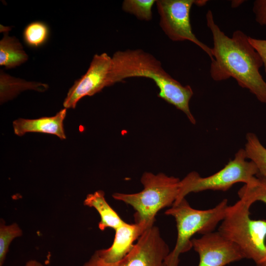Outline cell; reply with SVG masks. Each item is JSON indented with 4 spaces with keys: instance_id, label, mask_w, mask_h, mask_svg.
Returning a JSON list of instances; mask_svg holds the SVG:
<instances>
[{
    "instance_id": "6da1fadb",
    "label": "cell",
    "mask_w": 266,
    "mask_h": 266,
    "mask_svg": "<svg viewBox=\"0 0 266 266\" xmlns=\"http://www.w3.org/2000/svg\"><path fill=\"white\" fill-rule=\"evenodd\" d=\"M206 24L213 41L214 61L210 73L216 81L233 78L241 87L248 89L258 100L266 103V82L260 73L262 60L249 41V36L240 30L229 37L215 23L212 11L206 14Z\"/></svg>"
},
{
    "instance_id": "7a4b0ae2",
    "label": "cell",
    "mask_w": 266,
    "mask_h": 266,
    "mask_svg": "<svg viewBox=\"0 0 266 266\" xmlns=\"http://www.w3.org/2000/svg\"><path fill=\"white\" fill-rule=\"evenodd\" d=\"M111 58L109 86L129 77L150 78L159 89V97L182 111L192 124L196 123L189 107L194 94L191 87L183 86L172 78L152 55L141 49H128L116 52Z\"/></svg>"
},
{
    "instance_id": "3957f363",
    "label": "cell",
    "mask_w": 266,
    "mask_h": 266,
    "mask_svg": "<svg viewBox=\"0 0 266 266\" xmlns=\"http://www.w3.org/2000/svg\"><path fill=\"white\" fill-rule=\"evenodd\" d=\"M250 207L240 199L229 205L218 231L239 248L245 259L266 266V220L251 219Z\"/></svg>"
},
{
    "instance_id": "277c9868",
    "label": "cell",
    "mask_w": 266,
    "mask_h": 266,
    "mask_svg": "<svg viewBox=\"0 0 266 266\" xmlns=\"http://www.w3.org/2000/svg\"><path fill=\"white\" fill-rule=\"evenodd\" d=\"M228 202L227 199H224L213 208L199 210L192 207L185 198L165 211L166 215L174 218L177 230L175 246L165 260L166 266H178L180 255L192 248L194 234L214 232L225 217Z\"/></svg>"
},
{
    "instance_id": "5b68a950",
    "label": "cell",
    "mask_w": 266,
    "mask_h": 266,
    "mask_svg": "<svg viewBox=\"0 0 266 266\" xmlns=\"http://www.w3.org/2000/svg\"><path fill=\"white\" fill-rule=\"evenodd\" d=\"M140 181L143 189L138 193H115L112 197L132 206L135 211V223L153 226L155 216L161 209L172 206L179 193L180 180L163 173L145 172Z\"/></svg>"
},
{
    "instance_id": "8992f818",
    "label": "cell",
    "mask_w": 266,
    "mask_h": 266,
    "mask_svg": "<svg viewBox=\"0 0 266 266\" xmlns=\"http://www.w3.org/2000/svg\"><path fill=\"white\" fill-rule=\"evenodd\" d=\"M247 160L244 149L241 148L233 160L211 175L203 177L196 171L189 173L180 180L178 195L173 205L178 204L191 193L206 190L226 191L237 183L247 184L252 182L258 170L255 164Z\"/></svg>"
},
{
    "instance_id": "52a82bcc",
    "label": "cell",
    "mask_w": 266,
    "mask_h": 266,
    "mask_svg": "<svg viewBox=\"0 0 266 266\" xmlns=\"http://www.w3.org/2000/svg\"><path fill=\"white\" fill-rule=\"evenodd\" d=\"M169 252L159 229L153 226L142 234L132 250L121 260L106 263L94 253L83 266H166L165 260Z\"/></svg>"
},
{
    "instance_id": "ba28073f",
    "label": "cell",
    "mask_w": 266,
    "mask_h": 266,
    "mask_svg": "<svg viewBox=\"0 0 266 266\" xmlns=\"http://www.w3.org/2000/svg\"><path fill=\"white\" fill-rule=\"evenodd\" d=\"M198 0H158L156 5L160 15V26L173 41H190L204 51L211 61H214L212 49L199 40L193 33L190 12Z\"/></svg>"
},
{
    "instance_id": "9c48e42d",
    "label": "cell",
    "mask_w": 266,
    "mask_h": 266,
    "mask_svg": "<svg viewBox=\"0 0 266 266\" xmlns=\"http://www.w3.org/2000/svg\"><path fill=\"white\" fill-rule=\"evenodd\" d=\"M112 58L106 53L95 54L87 72L75 81L63 103L65 108H75L82 98L92 96L109 86V75Z\"/></svg>"
},
{
    "instance_id": "30bf717a",
    "label": "cell",
    "mask_w": 266,
    "mask_h": 266,
    "mask_svg": "<svg viewBox=\"0 0 266 266\" xmlns=\"http://www.w3.org/2000/svg\"><path fill=\"white\" fill-rule=\"evenodd\" d=\"M192 244L199 256L198 266H225L245 259L239 248L218 231L192 238Z\"/></svg>"
},
{
    "instance_id": "8fae6325",
    "label": "cell",
    "mask_w": 266,
    "mask_h": 266,
    "mask_svg": "<svg viewBox=\"0 0 266 266\" xmlns=\"http://www.w3.org/2000/svg\"><path fill=\"white\" fill-rule=\"evenodd\" d=\"M149 228L144 223L128 224L125 222L115 230V237L111 246L95 253L106 263L117 262L132 250L134 242Z\"/></svg>"
},
{
    "instance_id": "7c38bea8",
    "label": "cell",
    "mask_w": 266,
    "mask_h": 266,
    "mask_svg": "<svg viewBox=\"0 0 266 266\" xmlns=\"http://www.w3.org/2000/svg\"><path fill=\"white\" fill-rule=\"evenodd\" d=\"M66 108H64L52 117H43L35 119L19 118L13 122L15 134L21 136L27 133H40L57 135L61 139L66 138L64 120Z\"/></svg>"
},
{
    "instance_id": "4fadbf2b",
    "label": "cell",
    "mask_w": 266,
    "mask_h": 266,
    "mask_svg": "<svg viewBox=\"0 0 266 266\" xmlns=\"http://www.w3.org/2000/svg\"><path fill=\"white\" fill-rule=\"evenodd\" d=\"M104 195V192L101 190L90 194L85 199L84 204L95 208L99 213L100 221L99 228L100 230L104 231L108 228L115 230L125 222L107 202Z\"/></svg>"
},
{
    "instance_id": "5bb4252c",
    "label": "cell",
    "mask_w": 266,
    "mask_h": 266,
    "mask_svg": "<svg viewBox=\"0 0 266 266\" xmlns=\"http://www.w3.org/2000/svg\"><path fill=\"white\" fill-rule=\"evenodd\" d=\"M8 33L4 32L0 41V65L10 69L26 62L28 56L19 39L9 36Z\"/></svg>"
},
{
    "instance_id": "9a60e30c",
    "label": "cell",
    "mask_w": 266,
    "mask_h": 266,
    "mask_svg": "<svg viewBox=\"0 0 266 266\" xmlns=\"http://www.w3.org/2000/svg\"><path fill=\"white\" fill-rule=\"evenodd\" d=\"M48 88L47 84L11 76L0 70V102L3 103L17 95L20 92L26 90H33L44 92Z\"/></svg>"
},
{
    "instance_id": "2e32d148",
    "label": "cell",
    "mask_w": 266,
    "mask_h": 266,
    "mask_svg": "<svg viewBox=\"0 0 266 266\" xmlns=\"http://www.w3.org/2000/svg\"><path fill=\"white\" fill-rule=\"evenodd\" d=\"M244 149L247 159L256 166L258 170L257 175L266 178V148L255 133L246 134Z\"/></svg>"
},
{
    "instance_id": "e0dca14e",
    "label": "cell",
    "mask_w": 266,
    "mask_h": 266,
    "mask_svg": "<svg viewBox=\"0 0 266 266\" xmlns=\"http://www.w3.org/2000/svg\"><path fill=\"white\" fill-rule=\"evenodd\" d=\"M239 199L251 206L255 202L260 201L266 204V178L256 176L251 183L244 184L238 191Z\"/></svg>"
},
{
    "instance_id": "ac0fdd59",
    "label": "cell",
    "mask_w": 266,
    "mask_h": 266,
    "mask_svg": "<svg viewBox=\"0 0 266 266\" xmlns=\"http://www.w3.org/2000/svg\"><path fill=\"white\" fill-rule=\"evenodd\" d=\"M49 34L48 26L41 21H34L28 24L23 31V39L29 46L37 48L43 45Z\"/></svg>"
},
{
    "instance_id": "d6986e66",
    "label": "cell",
    "mask_w": 266,
    "mask_h": 266,
    "mask_svg": "<svg viewBox=\"0 0 266 266\" xmlns=\"http://www.w3.org/2000/svg\"><path fill=\"white\" fill-rule=\"evenodd\" d=\"M23 234L22 229L17 223L6 225L0 221V266H3L10 243L14 239Z\"/></svg>"
},
{
    "instance_id": "ffe728a7",
    "label": "cell",
    "mask_w": 266,
    "mask_h": 266,
    "mask_svg": "<svg viewBox=\"0 0 266 266\" xmlns=\"http://www.w3.org/2000/svg\"><path fill=\"white\" fill-rule=\"evenodd\" d=\"M155 0H125L123 10L135 15L138 19L149 21L152 19V7Z\"/></svg>"
},
{
    "instance_id": "44dd1931",
    "label": "cell",
    "mask_w": 266,
    "mask_h": 266,
    "mask_svg": "<svg viewBox=\"0 0 266 266\" xmlns=\"http://www.w3.org/2000/svg\"><path fill=\"white\" fill-rule=\"evenodd\" d=\"M253 12L256 21L266 28V0H256L253 2Z\"/></svg>"
},
{
    "instance_id": "7402d4cb",
    "label": "cell",
    "mask_w": 266,
    "mask_h": 266,
    "mask_svg": "<svg viewBox=\"0 0 266 266\" xmlns=\"http://www.w3.org/2000/svg\"><path fill=\"white\" fill-rule=\"evenodd\" d=\"M249 41L260 55L266 73V40L253 38L249 36Z\"/></svg>"
},
{
    "instance_id": "603a6c76",
    "label": "cell",
    "mask_w": 266,
    "mask_h": 266,
    "mask_svg": "<svg viewBox=\"0 0 266 266\" xmlns=\"http://www.w3.org/2000/svg\"><path fill=\"white\" fill-rule=\"evenodd\" d=\"M25 266H43V265L36 260H31L26 263Z\"/></svg>"
},
{
    "instance_id": "cb8c5ba5",
    "label": "cell",
    "mask_w": 266,
    "mask_h": 266,
    "mask_svg": "<svg viewBox=\"0 0 266 266\" xmlns=\"http://www.w3.org/2000/svg\"><path fill=\"white\" fill-rule=\"evenodd\" d=\"M243 1V0H233L232 2V6L233 7H236L240 5Z\"/></svg>"
}]
</instances>
